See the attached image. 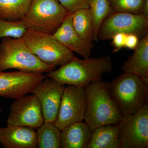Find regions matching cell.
<instances>
[{"label":"cell","mask_w":148,"mask_h":148,"mask_svg":"<svg viewBox=\"0 0 148 148\" xmlns=\"http://www.w3.org/2000/svg\"><path fill=\"white\" fill-rule=\"evenodd\" d=\"M113 68L109 56L84 59L74 56L71 61L59 69L47 73L46 77L64 84L86 87L102 80L103 75L111 73Z\"/></svg>","instance_id":"6da1fadb"},{"label":"cell","mask_w":148,"mask_h":148,"mask_svg":"<svg viewBox=\"0 0 148 148\" xmlns=\"http://www.w3.org/2000/svg\"><path fill=\"white\" fill-rule=\"evenodd\" d=\"M109 84L101 80L85 87L87 106L84 121L92 132L105 125H118L122 120L121 112L110 94Z\"/></svg>","instance_id":"7a4b0ae2"},{"label":"cell","mask_w":148,"mask_h":148,"mask_svg":"<svg viewBox=\"0 0 148 148\" xmlns=\"http://www.w3.org/2000/svg\"><path fill=\"white\" fill-rule=\"evenodd\" d=\"M109 88L123 119L135 114L148 104V84L136 75L124 72L109 82Z\"/></svg>","instance_id":"3957f363"},{"label":"cell","mask_w":148,"mask_h":148,"mask_svg":"<svg viewBox=\"0 0 148 148\" xmlns=\"http://www.w3.org/2000/svg\"><path fill=\"white\" fill-rule=\"evenodd\" d=\"M56 67L43 63L29 49L22 38L4 37L0 40V71L15 69L43 73Z\"/></svg>","instance_id":"277c9868"},{"label":"cell","mask_w":148,"mask_h":148,"mask_svg":"<svg viewBox=\"0 0 148 148\" xmlns=\"http://www.w3.org/2000/svg\"><path fill=\"white\" fill-rule=\"evenodd\" d=\"M68 14L57 0H32L21 20L27 29L53 34Z\"/></svg>","instance_id":"5b68a950"},{"label":"cell","mask_w":148,"mask_h":148,"mask_svg":"<svg viewBox=\"0 0 148 148\" xmlns=\"http://www.w3.org/2000/svg\"><path fill=\"white\" fill-rule=\"evenodd\" d=\"M22 38L31 51L47 65L63 66L73 57V52L51 34L27 29Z\"/></svg>","instance_id":"8992f818"},{"label":"cell","mask_w":148,"mask_h":148,"mask_svg":"<svg viewBox=\"0 0 148 148\" xmlns=\"http://www.w3.org/2000/svg\"><path fill=\"white\" fill-rule=\"evenodd\" d=\"M119 33L132 34L141 39L148 34V20L141 14L114 12L107 16L101 24L98 40L110 39Z\"/></svg>","instance_id":"52a82bcc"},{"label":"cell","mask_w":148,"mask_h":148,"mask_svg":"<svg viewBox=\"0 0 148 148\" xmlns=\"http://www.w3.org/2000/svg\"><path fill=\"white\" fill-rule=\"evenodd\" d=\"M120 148H148V105L118 124Z\"/></svg>","instance_id":"ba28073f"},{"label":"cell","mask_w":148,"mask_h":148,"mask_svg":"<svg viewBox=\"0 0 148 148\" xmlns=\"http://www.w3.org/2000/svg\"><path fill=\"white\" fill-rule=\"evenodd\" d=\"M85 87L68 85L65 87L55 125L61 130L77 122L84 120L86 112Z\"/></svg>","instance_id":"9c48e42d"},{"label":"cell","mask_w":148,"mask_h":148,"mask_svg":"<svg viewBox=\"0 0 148 148\" xmlns=\"http://www.w3.org/2000/svg\"><path fill=\"white\" fill-rule=\"evenodd\" d=\"M46 76L43 73L0 71V97L16 99L32 91Z\"/></svg>","instance_id":"30bf717a"},{"label":"cell","mask_w":148,"mask_h":148,"mask_svg":"<svg viewBox=\"0 0 148 148\" xmlns=\"http://www.w3.org/2000/svg\"><path fill=\"white\" fill-rule=\"evenodd\" d=\"M12 104L7 126H24L37 129L44 122L39 101L34 94L25 95Z\"/></svg>","instance_id":"8fae6325"},{"label":"cell","mask_w":148,"mask_h":148,"mask_svg":"<svg viewBox=\"0 0 148 148\" xmlns=\"http://www.w3.org/2000/svg\"><path fill=\"white\" fill-rule=\"evenodd\" d=\"M65 87V84L46 77L32 91L39 101L44 122L55 123Z\"/></svg>","instance_id":"7c38bea8"},{"label":"cell","mask_w":148,"mask_h":148,"mask_svg":"<svg viewBox=\"0 0 148 148\" xmlns=\"http://www.w3.org/2000/svg\"><path fill=\"white\" fill-rule=\"evenodd\" d=\"M52 35L72 52L84 58L90 57L93 43L84 40L76 32L73 25L72 14H67L60 27Z\"/></svg>","instance_id":"4fadbf2b"},{"label":"cell","mask_w":148,"mask_h":148,"mask_svg":"<svg viewBox=\"0 0 148 148\" xmlns=\"http://www.w3.org/2000/svg\"><path fill=\"white\" fill-rule=\"evenodd\" d=\"M0 144L5 148H36V132L28 126L0 127Z\"/></svg>","instance_id":"5bb4252c"},{"label":"cell","mask_w":148,"mask_h":148,"mask_svg":"<svg viewBox=\"0 0 148 148\" xmlns=\"http://www.w3.org/2000/svg\"><path fill=\"white\" fill-rule=\"evenodd\" d=\"M121 70L143 79L148 78V34L140 40L134 53L125 61Z\"/></svg>","instance_id":"9a60e30c"},{"label":"cell","mask_w":148,"mask_h":148,"mask_svg":"<svg viewBox=\"0 0 148 148\" xmlns=\"http://www.w3.org/2000/svg\"><path fill=\"white\" fill-rule=\"evenodd\" d=\"M92 131L83 121L77 122L61 130V148H86Z\"/></svg>","instance_id":"2e32d148"},{"label":"cell","mask_w":148,"mask_h":148,"mask_svg":"<svg viewBox=\"0 0 148 148\" xmlns=\"http://www.w3.org/2000/svg\"><path fill=\"white\" fill-rule=\"evenodd\" d=\"M86 148H120L118 125H105L94 130Z\"/></svg>","instance_id":"e0dca14e"},{"label":"cell","mask_w":148,"mask_h":148,"mask_svg":"<svg viewBox=\"0 0 148 148\" xmlns=\"http://www.w3.org/2000/svg\"><path fill=\"white\" fill-rule=\"evenodd\" d=\"M72 22L74 28L84 40L93 42L94 21L89 8L82 9L72 14Z\"/></svg>","instance_id":"ac0fdd59"},{"label":"cell","mask_w":148,"mask_h":148,"mask_svg":"<svg viewBox=\"0 0 148 148\" xmlns=\"http://www.w3.org/2000/svg\"><path fill=\"white\" fill-rule=\"evenodd\" d=\"M37 130V148H61V130L54 123L44 122Z\"/></svg>","instance_id":"d6986e66"},{"label":"cell","mask_w":148,"mask_h":148,"mask_svg":"<svg viewBox=\"0 0 148 148\" xmlns=\"http://www.w3.org/2000/svg\"><path fill=\"white\" fill-rule=\"evenodd\" d=\"M32 0H0V18L21 20L27 13Z\"/></svg>","instance_id":"ffe728a7"},{"label":"cell","mask_w":148,"mask_h":148,"mask_svg":"<svg viewBox=\"0 0 148 148\" xmlns=\"http://www.w3.org/2000/svg\"><path fill=\"white\" fill-rule=\"evenodd\" d=\"M89 8L91 10L94 21V31L93 40L97 42L99 29L103 21L114 13L109 0H88Z\"/></svg>","instance_id":"44dd1931"},{"label":"cell","mask_w":148,"mask_h":148,"mask_svg":"<svg viewBox=\"0 0 148 148\" xmlns=\"http://www.w3.org/2000/svg\"><path fill=\"white\" fill-rule=\"evenodd\" d=\"M27 30L21 20L10 21L0 18V40L4 37L22 38Z\"/></svg>","instance_id":"7402d4cb"},{"label":"cell","mask_w":148,"mask_h":148,"mask_svg":"<svg viewBox=\"0 0 148 148\" xmlns=\"http://www.w3.org/2000/svg\"><path fill=\"white\" fill-rule=\"evenodd\" d=\"M145 0H109L114 12L141 14Z\"/></svg>","instance_id":"603a6c76"},{"label":"cell","mask_w":148,"mask_h":148,"mask_svg":"<svg viewBox=\"0 0 148 148\" xmlns=\"http://www.w3.org/2000/svg\"><path fill=\"white\" fill-rule=\"evenodd\" d=\"M68 14L82 9L89 8L88 0H57Z\"/></svg>","instance_id":"cb8c5ba5"},{"label":"cell","mask_w":148,"mask_h":148,"mask_svg":"<svg viewBox=\"0 0 148 148\" xmlns=\"http://www.w3.org/2000/svg\"><path fill=\"white\" fill-rule=\"evenodd\" d=\"M126 35L123 33H119L114 35L112 38V44L114 47V52H118L122 48L125 47Z\"/></svg>","instance_id":"d4e9b609"},{"label":"cell","mask_w":148,"mask_h":148,"mask_svg":"<svg viewBox=\"0 0 148 148\" xmlns=\"http://www.w3.org/2000/svg\"><path fill=\"white\" fill-rule=\"evenodd\" d=\"M140 38L136 35L129 34L126 35L125 47L134 50L138 45Z\"/></svg>","instance_id":"484cf974"},{"label":"cell","mask_w":148,"mask_h":148,"mask_svg":"<svg viewBox=\"0 0 148 148\" xmlns=\"http://www.w3.org/2000/svg\"><path fill=\"white\" fill-rule=\"evenodd\" d=\"M141 14L148 20V0L144 1Z\"/></svg>","instance_id":"4316f807"},{"label":"cell","mask_w":148,"mask_h":148,"mask_svg":"<svg viewBox=\"0 0 148 148\" xmlns=\"http://www.w3.org/2000/svg\"><path fill=\"white\" fill-rule=\"evenodd\" d=\"M2 111V108H1V107H0V113H1V112Z\"/></svg>","instance_id":"83f0119b"}]
</instances>
